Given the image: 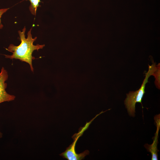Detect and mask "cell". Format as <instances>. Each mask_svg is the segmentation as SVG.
<instances>
[{"label": "cell", "mask_w": 160, "mask_h": 160, "mask_svg": "<svg viewBox=\"0 0 160 160\" xmlns=\"http://www.w3.org/2000/svg\"><path fill=\"white\" fill-rule=\"evenodd\" d=\"M2 135V134L0 132V138L1 137Z\"/></svg>", "instance_id": "9c48e42d"}, {"label": "cell", "mask_w": 160, "mask_h": 160, "mask_svg": "<svg viewBox=\"0 0 160 160\" xmlns=\"http://www.w3.org/2000/svg\"><path fill=\"white\" fill-rule=\"evenodd\" d=\"M9 8H4L0 9V29L2 28L3 27V25L1 23V18L2 15L6 12Z\"/></svg>", "instance_id": "ba28073f"}, {"label": "cell", "mask_w": 160, "mask_h": 160, "mask_svg": "<svg viewBox=\"0 0 160 160\" xmlns=\"http://www.w3.org/2000/svg\"><path fill=\"white\" fill-rule=\"evenodd\" d=\"M80 136L77 134L74 135L73 136L74 140L73 143L66 148L64 152L60 154V155L68 160H81L84 159L85 156L89 154L88 150H86L79 154L77 153L75 151L76 143Z\"/></svg>", "instance_id": "3957f363"}, {"label": "cell", "mask_w": 160, "mask_h": 160, "mask_svg": "<svg viewBox=\"0 0 160 160\" xmlns=\"http://www.w3.org/2000/svg\"><path fill=\"white\" fill-rule=\"evenodd\" d=\"M29 0L31 4L29 7V10L31 13L34 15H36L37 7L39 6L40 0Z\"/></svg>", "instance_id": "52a82bcc"}, {"label": "cell", "mask_w": 160, "mask_h": 160, "mask_svg": "<svg viewBox=\"0 0 160 160\" xmlns=\"http://www.w3.org/2000/svg\"><path fill=\"white\" fill-rule=\"evenodd\" d=\"M152 74L155 78L154 83L156 87L158 89L160 88V64L156 65L153 63L151 65Z\"/></svg>", "instance_id": "8992f818"}, {"label": "cell", "mask_w": 160, "mask_h": 160, "mask_svg": "<svg viewBox=\"0 0 160 160\" xmlns=\"http://www.w3.org/2000/svg\"><path fill=\"white\" fill-rule=\"evenodd\" d=\"M32 28H31L28 32L27 38H25V33L26 30L25 26L22 29V31H19L18 32L21 42L20 44L18 46H15L12 44H10L8 48L6 49L12 52V55H4L6 58L19 59L22 62L28 63L30 66L31 71L33 72L32 61L35 58L32 56L33 52L35 50L38 51L39 49H42L45 45L38 44L35 45L33 44V42L37 37H35L34 38H32L31 33Z\"/></svg>", "instance_id": "6da1fadb"}, {"label": "cell", "mask_w": 160, "mask_h": 160, "mask_svg": "<svg viewBox=\"0 0 160 160\" xmlns=\"http://www.w3.org/2000/svg\"><path fill=\"white\" fill-rule=\"evenodd\" d=\"M154 118L157 128L156 132L155 134L153 143L150 145L146 144L144 145V146L147 151L151 153L152 155L151 160H157L158 150L157 145L158 143V133L160 127V114L156 116Z\"/></svg>", "instance_id": "5b68a950"}, {"label": "cell", "mask_w": 160, "mask_h": 160, "mask_svg": "<svg viewBox=\"0 0 160 160\" xmlns=\"http://www.w3.org/2000/svg\"><path fill=\"white\" fill-rule=\"evenodd\" d=\"M8 74L7 71L2 67L0 72V103L5 101H10L14 100L15 96L7 93L5 89L7 84L5 81L7 79Z\"/></svg>", "instance_id": "277c9868"}, {"label": "cell", "mask_w": 160, "mask_h": 160, "mask_svg": "<svg viewBox=\"0 0 160 160\" xmlns=\"http://www.w3.org/2000/svg\"><path fill=\"white\" fill-rule=\"evenodd\" d=\"M151 66L149 65L148 70L145 73V77L140 88L135 91L130 92L127 94V97L124 101V104L130 116H134L135 113V105L137 103H141L143 96L145 93L146 84L148 82L149 77L151 76Z\"/></svg>", "instance_id": "7a4b0ae2"}]
</instances>
